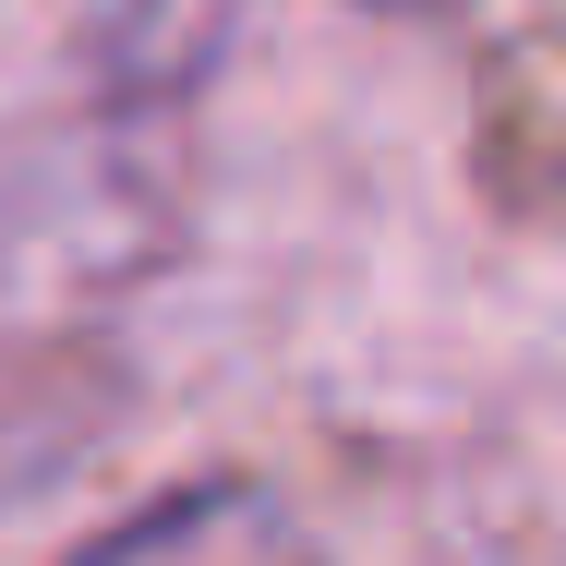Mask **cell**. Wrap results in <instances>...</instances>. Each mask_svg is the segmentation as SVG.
<instances>
[{
	"mask_svg": "<svg viewBox=\"0 0 566 566\" xmlns=\"http://www.w3.org/2000/svg\"><path fill=\"white\" fill-rule=\"evenodd\" d=\"M374 12H458V0H374Z\"/></svg>",
	"mask_w": 566,
	"mask_h": 566,
	"instance_id": "cell-2",
	"label": "cell"
},
{
	"mask_svg": "<svg viewBox=\"0 0 566 566\" xmlns=\"http://www.w3.org/2000/svg\"><path fill=\"white\" fill-rule=\"evenodd\" d=\"M73 566H314V555H302V518L265 482H193V494L145 506L133 531H109Z\"/></svg>",
	"mask_w": 566,
	"mask_h": 566,
	"instance_id": "cell-1",
	"label": "cell"
}]
</instances>
